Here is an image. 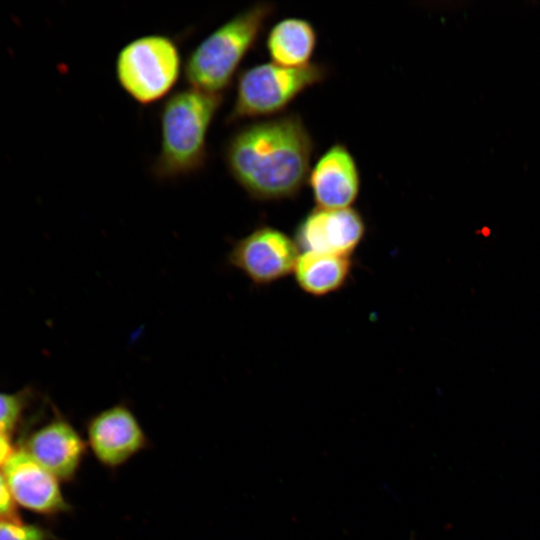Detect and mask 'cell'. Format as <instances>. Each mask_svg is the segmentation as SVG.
<instances>
[{"label": "cell", "instance_id": "6da1fadb", "mask_svg": "<svg viewBox=\"0 0 540 540\" xmlns=\"http://www.w3.org/2000/svg\"><path fill=\"white\" fill-rule=\"evenodd\" d=\"M314 141L298 113L256 120L237 129L224 148L230 175L254 200L297 196L307 183Z\"/></svg>", "mask_w": 540, "mask_h": 540}, {"label": "cell", "instance_id": "7a4b0ae2", "mask_svg": "<svg viewBox=\"0 0 540 540\" xmlns=\"http://www.w3.org/2000/svg\"><path fill=\"white\" fill-rule=\"evenodd\" d=\"M223 103V95L187 87L173 93L160 111V151L153 173L161 180L190 175L207 160L210 126Z\"/></svg>", "mask_w": 540, "mask_h": 540}, {"label": "cell", "instance_id": "3957f363", "mask_svg": "<svg viewBox=\"0 0 540 540\" xmlns=\"http://www.w3.org/2000/svg\"><path fill=\"white\" fill-rule=\"evenodd\" d=\"M274 9L270 2L254 3L203 39L191 51L184 66L190 87L223 95Z\"/></svg>", "mask_w": 540, "mask_h": 540}, {"label": "cell", "instance_id": "277c9868", "mask_svg": "<svg viewBox=\"0 0 540 540\" xmlns=\"http://www.w3.org/2000/svg\"><path fill=\"white\" fill-rule=\"evenodd\" d=\"M327 74V66L319 62L302 67H286L274 62L251 66L238 75L235 101L226 122L273 117Z\"/></svg>", "mask_w": 540, "mask_h": 540}, {"label": "cell", "instance_id": "5b68a950", "mask_svg": "<svg viewBox=\"0 0 540 540\" xmlns=\"http://www.w3.org/2000/svg\"><path fill=\"white\" fill-rule=\"evenodd\" d=\"M116 77L123 90L142 105L152 104L176 85L181 55L176 42L163 34L138 37L119 51Z\"/></svg>", "mask_w": 540, "mask_h": 540}, {"label": "cell", "instance_id": "8992f818", "mask_svg": "<svg viewBox=\"0 0 540 540\" xmlns=\"http://www.w3.org/2000/svg\"><path fill=\"white\" fill-rule=\"evenodd\" d=\"M299 254L294 238L260 225L232 244L227 263L254 285L267 286L293 273Z\"/></svg>", "mask_w": 540, "mask_h": 540}, {"label": "cell", "instance_id": "52a82bcc", "mask_svg": "<svg viewBox=\"0 0 540 540\" xmlns=\"http://www.w3.org/2000/svg\"><path fill=\"white\" fill-rule=\"evenodd\" d=\"M85 441L103 468L116 471L150 447V440L133 410L117 403L93 414L85 424Z\"/></svg>", "mask_w": 540, "mask_h": 540}, {"label": "cell", "instance_id": "ba28073f", "mask_svg": "<svg viewBox=\"0 0 540 540\" xmlns=\"http://www.w3.org/2000/svg\"><path fill=\"white\" fill-rule=\"evenodd\" d=\"M366 223L352 207H314L297 224L294 240L300 252L351 256L362 242Z\"/></svg>", "mask_w": 540, "mask_h": 540}, {"label": "cell", "instance_id": "9c48e42d", "mask_svg": "<svg viewBox=\"0 0 540 540\" xmlns=\"http://www.w3.org/2000/svg\"><path fill=\"white\" fill-rule=\"evenodd\" d=\"M2 473L15 503L20 506L47 516L71 510L61 490L60 480L23 449L14 451L3 465Z\"/></svg>", "mask_w": 540, "mask_h": 540}, {"label": "cell", "instance_id": "30bf717a", "mask_svg": "<svg viewBox=\"0 0 540 540\" xmlns=\"http://www.w3.org/2000/svg\"><path fill=\"white\" fill-rule=\"evenodd\" d=\"M307 184L316 207H351L361 186L360 171L354 156L344 144L334 143L310 169Z\"/></svg>", "mask_w": 540, "mask_h": 540}, {"label": "cell", "instance_id": "8fae6325", "mask_svg": "<svg viewBox=\"0 0 540 540\" xmlns=\"http://www.w3.org/2000/svg\"><path fill=\"white\" fill-rule=\"evenodd\" d=\"M87 449L76 428L58 416L34 431L23 450L60 482H70L76 478Z\"/></svg>", "mask_w": 540, "mask_h": 540}, {"label": "cell", "instance_id": "7c38bea8", "mask_svg": "<svg viewBox=\"0 0 540 540\" xmlns=\"http://www.w3.org/2000/svg\"><path fill=\"white\" fill-rule=\"evenodd\" d=\"M352 267L351 256L300 252L292 274L302 291L322 297L344 287Z\"/></svg>", "mask_w": 540, "mask_h": 540}, {"label": "cell", "instance_id": "4fadbf2b", "mask_svg": "<svg viewBox=\"0 0 540 540\" xmlns=\"http://www.w3.org/2000/svg\"><path fill=\"white\" fill-rule=\"evenodd\" d=\"M318 41L314 25L301 17H286L275 23L266 39L272 62L286 67L311 63Z\"/></svg>", "mask_w": 540, "mask_h": 540}, {"label": "cell", "instance_id": "5bb4252c", "mask_svg": "<svg viewBox=\"0 0 540 540\" xmlns=\"http://www.w3.org/2000/svg\"><path fill=\"white\" fill-rule=\"evenodd\" d=\"M52 538L51 532L41 526L0 519V540H51Z\"/></svg>", "mask_w": 540, "mask_h": 540}, {"label": "cell", "instance_id": "9a60e30c", "mask_svg": "<svg viewBox=\"0 0 540 540\" xmlns=\"http://www.w3.org/2000/svg\"><path fill=\"white\" fill-rule=\"evenodd\" d=\"M22 400L17 395L0 393V434L9 435L22 412Z\"/></svg>", "mask_w": 540, "mask_h": 540}, {"label": "cell", "instance_id": "2e32d148", "mask_svg": "<svg viewBox=\"0 0 540 540\" xmlns=\"http://www.w3.org/2000/svg\"><path fill=\"white\" fill-rule=\"evenodd\" d=\"M15 501L11 495L7 482L0 472V519L21 521L16 509Z\"/></svg>", "mask_w": 540, "mask_h": 540}, {"label": "cell", "instance_id": "e0dca14e", "mask_svg": "<svg viewBox=\"0 0 540 540\" xmlns=\"http://www.w3.org/2000/svg\"><path fill=\"white\" fill-rule=\"evenodd\" d=\"M13 453L14 449L9 440V436L0 434V467H3Z\"/></svg>", "mask_w": 540, "mask_h": 540}]
</instances>
